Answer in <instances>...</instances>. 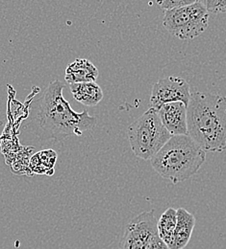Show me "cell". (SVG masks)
Returning <instances> with one entry per match:
<instances>
[{"label":"cell","instance_id":"obj_1","mask_svg":"<svg viewBox=\"0 0 226 249\" xmlns=\"http://www.w3.org/2000/svg\"><path fill=\"white\" fill-rule=\"evenodd\" d=\"M63 89L60 81L50 83L33 108V122L46 139L60 141L71 134L82 135L97 124V119L87 110L79 113L72 109Z\"/></svg>","mask_w":226,"mask_h":249},{"label":"cell","instance_id":"obj_2","mask_svg":"<svg viewBox=\"0 0 226 249\" xmlns=\"http://www.w3.org/2000/svg\"><path fill=\"white\" fill-rule=\"evenodd\" d=\"M188 135L204 151L226 150V97L196 91L187 107Z\"/></svg>","mask_w":226,"mask_h":249},{"label":"cell","instance_id":"obj_3","mask_svg":"<svg viewBox=\"0 0 226 249\" xmlns=\"http://www.w3.org/2000/svg\"><path fill=\"white\" fill-rule=\"evenodd\" d=\"M206 160L204 152L189 135H174L150 159L151 166L172 184L194 176Z\"/></svg>","mask_w":226,"mask_h":249},{"label":"cell","instance_id":"obj_4","mask_svg":"<svg viewBox=\"0 0 226 249\" xmlns=\"http://www.w3.org/2000/svg\"><path fill=\"white\" fill-rule=\"evenodd\" d=\"M127 136L134 155L150 160L170 139L171 134L162 124L157 110L150 107L130 124Z\"/></svg>","mask_w":226,"mask_h":249},{"label":"cell","instance_id":"obj_5","mask_svg":"<svg viewBox=\"0 0 226 249\" xmlns=\"http://www.w3.org/2000/svg\"><path fill=\"white\" fill-rule=\"evenodd\" d=\"M209 24V13L203 1L164 11V27L179 39H194L205 31Z\"/></svg>","mask_w":226,"mask_h":249},{"label":"cell","instance_id":"obj_6","mask_svg":"<svg viewBox=\"0 0 226 249\" xmlns=\"http://www.w3.org/2000/svg\"><path fill=\"white\" fill-rule=\"evenodd\" d=\"M157 221L154 210L139 214L126 226L119 249H147L158 236Z\"/></svg>","mask_w":226,"mask_h":249},{"label":"cell","instance_id":"obj_7","mask_svg":"<svg viewBox=\"0 0 226 249\" xmlns=\"http://www.w3.org/2000/svg\"><path fill=\"white\" fill-rule=\"evenodd\" d=\"M191 95L190 85L187 81L178 77L169 76L160 79L153 85L150 95V105L156 110L163 105L173 102H182L188 107Z\"/></svg>","mask_w":226,"mask_h":249},{"label":"cell","instance_id":"obj_8","mask_svg":"<svg viewBox=\"0 0 226 249\" xmlns=\"http://www.w3.org/2000/svg\"><path fill=\"white\" fill-rule=\"evenodd\" d=\"M187 107L182 102H173L163 105L157 110L162 124L171 136L188 135Z\"/></svg>","mask_w":226,"mask_h":249},{"label":"cell","instance_id":"obj_9","mask_svg":"<svg viewBox=\"0 0 226 249\" xmlns=\"http://www.w3.org/2000/svg\"><path fill=\"white\" fill-rule=\"evenodd\" d=\"M98 78L97 66L87 59H76L65 69V80L68 85L96 83Z\"/></svg>","mask_w":226,"mask_h":249},{"label":"cell","instance_id":"obj_10","mask_svg":"<svg viewBox=\"0 0 226 249\" xmlns=\"http://www.w3.org/2000/svg\"><path fill=\"white\" fill-rule=\"evenodd\" d=\"M176 227L170 249H183L187 247L192 238L195 218L193 214L181 207L176 210Z\"/></svg>","mask_w":226,"mask_h":249},{"label":"cell","instance_id":"obj_11","mask_svg":"<svg viewBox=\"0 0 226 249\" xmlns=\"http://www.w3.org/2000/svg\"><path fill=\"white\" fill-rule=\"evenodd\" d=\"M73 98L86 107H96L103 99V91L97 83L69 85Z\"/></svg>","mask_w":226,"mask_h":249},{"label":"cell","instance_id":"obj_12","mask_svg":"<svg viewBox=\"0 0 226 249\" xmlns=\"http://www.w3.org/2000/svg\"><path fill=\"white\" fill-rule=\"evenodd\" d=\"M176 209L168 208L161 215L157 221L158 237L169 249L173 242V235L176 227Z\"/></svg>","mask_w":226,"mask_h":249},{"label":"cell","instance_id":"obj_13","mask_svg":"<svg viewBox=\"0 0 226 249\" xmlns=\"http://www.w3.org/2000/svg\"><path fill=\"white\" fill-rule=\"evenodd\" d=\"M53 156H56V153L51 151V150H47V151L40 152L37 155L33 156L32 158H31V162H30V167H31L33 172L35 174H40V170H41V164H44V168L46 170V175H48L47 170H50V172L53 173L54 172L53 168L49 167L44 162V161H46L47 159H49L50 157H52Z\"/></svg>","mask_w":226,"mask_h":249},{"label":"cell","instance_id":"obj_14","mask_svg":"<svg viewBox=\"0 0 226 249\" xmlns=\"http://www.w3.org/2000/svg\"><path fill=\"white\" fill-rule=\"evenodd\" d=\"M206 10L211 14L226 13V0H208L203 1Z\"/></svg>","mask_w":226,"mask_h":249},{"label":"cell","instance_id":"obj_15","mask_svg":"<svg viewBox=\"0 0 226 249\" xmlns=\"http://www.w3.org/2000/svg\"><path fill=\"white\" fill-rule=\"evenodd\" d=\"M195 0H163L157 1V4L164 11L173 10L176 8H181L194 3Z\"/></svg>","mask_w":226,"mask_h":249},{"label":"cell","instance_id":"obj_16","mask_svg":"<svg viewBox=\"0 0 226 249\" xmlns=\"http://www.w3.org/2000/svg\"><path fill=\"white\" fill-rule=\"evenodd\" d=\"M147 249H170L164 242H162L160 238L157 236L155 237L152 242L150 243V245L148 246Z\"/></svg>","mask_w":226,"mask_h":249}]
</instances>
